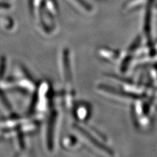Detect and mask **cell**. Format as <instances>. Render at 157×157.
I'll return each mask as SVG.
<instances>
[{
    "label": "cell",
    "mask_w": 157,
    "mask_h": 157,
    "mask_svg": "<svg viewBox=\"0 0 157 157\" xmlns=\"http://www.w3.org/2000/svg\"><path fill=\"white\" fill-rule=\"evenodd\" d=\"M73 111H74L77 119L80 121H86L90 115V107L85 103H81L77 105H74Z\"/></svg>",
    "instance_id": "cell-8"
},
{
    "label": "cell",
    "mask_w": 157,
    "mask_h": 157,
    "mask_svg": "<svg viewBox=\"0 0 157 157\" xmlns=\"http://www.w3.org/2000/svg\"><path fill=\"white\" fill-rule=\"evenodd\" d=\"M6 66V59L3 56L0 57V79L3 76Z\"/></svg>",
    "instance_id": "cell-10"
},
{
    "label": "cell",
    "mask_w": 157,
    "mask_h": 157,
    "mask_svg": "<svg viewBox=\"0 0 157 157\" xmlns=\"http://www.w3.org/2000/svg\"><path fill=\"white\" fill-rule=\"evenodd\" d=\"M0 110L3 113L6 114L7 116H10L12 113V107L7 100L1 87H0Z\"/></svg>",
    "instance_id": "cell-9"
},
{
    "label": "cell",
    "mask_w": 157,
    "mask_h": 157,
    "mask_svg": "<svg viewBox=\"0 0 157 157\" xmlns=\"http://www.w3.org/2000/svg\"><path fill=\"white\" fill-rule=\"evenodd\" d=\"M98 55L101 60L108 62H115L123 57L124 52L108 47H101L98 49Z\"/></svg>",
    "instance_id": "cell-6"
},
{
    "label": "cell",
    "mask_w": 157,
    "mask_h": 157,
    "mask_svg": "<svg viewBox=\"0 0 157 157\" xmlns=\"http://www.w3.org/2000/svg\"><path fill=\"white\" fill-rule=\"evenodd\" d=\"M96 90L98 94L105 98L121 104H127L136 99L123 90H117V88L105 85H99L96 87Z\"/></svg>",
    "instance_id": "cell-4"
},
{
    "label": "cell",
    "mask_w": 157,
    "mask_h": 157,
    "mask_svg": "<svg viewBox=\"0 0 157 157\" xmlns=\"http://www.w3.org/2000/svg\"><path fill=\"white\" fill-rule=\"evenodd\" d=\"M56 114L55 112H52L47 122L45 128V133H44V136H44V141H44V144L48 150H51L52 147L53 132L56 121Z\"/></svg>",
    "instance_id": "cell-7"
},
{
    "label": "cell",
    "mask_w": 157,
    "mask_h": 157,
    "mask_svg": "<svg viewBox=\"0 0 157 157\" xmlns=\"http://www.w3.org/2000/svg\"><path fill=\"white\" fill-rule=\"evenodd\" d=\"M51 85L48 81H44L36 90L35 107L41 113H44L51 105Z\"/></svg>",
    "instance_id": "cell-5"
},
{
    "label": "cell",
    "mask_w": 157,
    "mask_h": 157,
    "mask_svg": "<svg viewBox=\"0 0 157 157\" xmlns=\"http://www.w3.org/2000/svg\"><path fill=\"white\" fill-rule=\"evenodd\" d=\"M73 128L78 136H79L81 140L90 149H94L98 153H101L103 155H113L112 151L104 144L105 139L100 134L97 133L96 132L94 133V132H93V129H90L88 131V129L85 128L80 125L78 126L75 124Z\"/></svg>",
    "instance_id": "cell-2"
},
{
    "label": "cell",
    "mask_w": 157,
    "mask_h": 157,
    "mask_svg": "<svg viewBox=\"0 0 157 157\" xmlns=\"http://www.w3.org/2000/svg\"><path fill=\"white\" fill-rule=\"evenodd\" d=\"M155 103L154 96L140 98L132 105V114L136 124L140 128L149 126L153 115Z\"/></svg>",
    "instance_id": "cell-1"
},
{
    "label": "cell",
    "mask_w": 157,
    "mask_h": 157,
    "mask_svg": "<svg viewBox=\"0 0 157 157\" xmlns=\"http://www.w3.org/2000/svg\"><path fill=\"white\" fill-rule=\"evenodd\" d=\"M69 58H70L69 52L67 50H63L61 52L60 58H59V74L64 85L65 97L75 96V93L72 87L71 71Z\"/></svg>",
    "instance_id": "cell-3"
}]
</instances>
